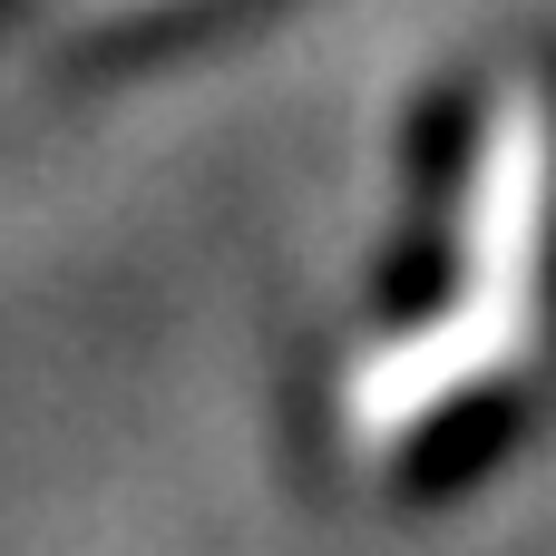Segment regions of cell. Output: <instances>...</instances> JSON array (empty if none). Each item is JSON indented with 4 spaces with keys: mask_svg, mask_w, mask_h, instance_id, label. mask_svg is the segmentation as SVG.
Returning <instances> with one entry per match:
<instances>
[{
    "mask_svg": "<svg viewBox=\"0 0 556 556\" xmlns=\"http://www.w3.org/2000/svg\"><path fill=\"white\" fill-rule=\"evenodd\" d=\"M547 225H556V127L538 88H508L489 108L479 166H469V225H459V303L371 352L352 371V440L362 450H401L420 440L459 391L508 381L538 352V313H547Z\"/></svg>",
    "mask_w": 556,
    "mask_h": 556,
    "instance_id": "cell-1",
    "label": "cell"
},
{
    "mask_svg": "<svg viewBox=\"0 0 556 556\" xmlns=\"http://www.w3.org/2000/svg\"><path fill=\"white\" fill-rule=\"evenodd\" d=\"M127 10H156V0H78V20H127Z\"/></svg>",
    "mask_w": 556,
    "mask_h": 556,
    "instance_id": "cell-2",
    "label": "cell"
}]
</instances>
